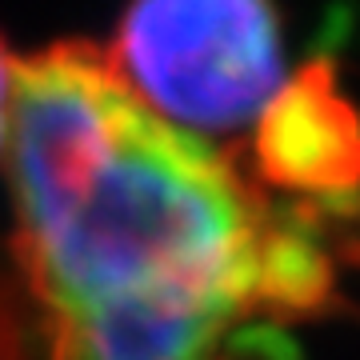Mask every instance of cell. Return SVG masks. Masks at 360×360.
<instances>
[{"label":"cell","mask_w":360,"mask_h":360,"mask_svg":"<svg viewBox=\"0 0 360 360\" xmlns=\"http://www.w3.org/2000/svg\"><path fill=\"white\" fill-rule=\"evenodd\" d=\"M104 60L176 132L257 124L284 84L281 20L257 0L136 4L120 16Z\"/></svg>","instance_id":"2"},{"label":"cell","mask_w":360,"mask_h":360,"mask_svg":"<svg viewBox=\"0 0 360 360\" xmlns=\"http://www.w3.org/2000/svg\"><path fill=\"white\" fill-rule=\"evenodd\" d=\"M252 304L269 316H321L336 304L333 264L309 232L292 224H269L257 252Z\"/></svg>","instance_id":"4"},{"label":"cell","mask_w":360,"mask_h":360,"mask_svg":"<svg viewBox=\"0 0 360 360\" xmlns=\"http://www.w3.org/2000/svg\"><path fill=\"white\" fill-rule=\"evenodd\" d=\"M4 165L52 360H220L229 324L257 312L269 220L101 49L60 40L16 60Z\"/></svg>","instance_id":"1"},{"label":"cell","mask_w":360,"mask_h":360,"mask_svg":"<svg viewBox=\"0 0 360 360\" xmlns=\"http://www.w3.org/2000/svg\"><path fill=\"white\" fill-rule=\"evenodd\" d=\"M13 80H16V60L8 44L0 40V156H4V132H8V104H13Z\"/></svg>","instance_id":"5"},{"label":"cell","mask_w":360,"mask_h":360,"mask_svg":"<svg viewBox=\"0 0 360 360\" xmlns=\"http://www.w3.org/2000/svg\"><path fill=\"white\" fill-rule=\"evenodd\" d=\"M257 172L300 196H348L360 188V108L324 60L281 84L257 120Z\"/></svg>","instance_id":"3"}]
</instances>
